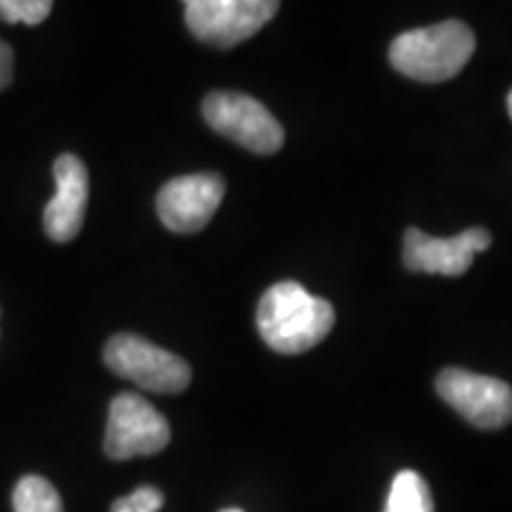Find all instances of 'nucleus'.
<instances>
[{
    "label": "nucleus",
    "mask_w": 512,
    "mask_h": 512,
    "mask_svg": "<svg viewBox=\"0 0 512 512\" xmlns=\"http://www.w3.org/2000/svg\"><path fill=\"white\" fill-rule=\"evenodd\" d=\"M335 325V309L313 297L299 283L285 280L264 292L256 309V328L278 354H304L328 337Z\"/></svg>",
    "instance_id": "nucleus-1"
},
{
    "label": "nucleus",
    "mask_w": 512,
    "mask_h": 512,
    "mask_svg": "<svg viewBox=\"0 0 512 512\" xmlns=\"http://www.w3.org/2000/svg\"><path fill=\"white\" fill-rule=\"evenodd\" d=\"M475 48L477 41L472 29L458 19H448L434 27L396 36L389 48V62L408 79L441 83L460 74Z\"/></svg>",
    "instance_id": "nucleus-2"
},
{
    "label": "nucleus",
    "mask_w": 512,
    "mask_h": 512,
    "mask_svg": "<svg viewBox=\"0 0 512 512\" xmlns=\"http://www.w3.org/2000/svg\"><path fill=\"white\" fill-rule=\"evenodd\" d=\"M190 34L216 48H233L259 34L280 0H183Z\"/></svg>",
    "instance_id": "nucleus-3"
},
{
    "label": "nucleus",
    "mask_w": 512,
    "mask_h": 512,
    "mask_svg": "<svg viewBox=\"0 0 512 512\" xmlns=\"http://www.w3.org/2000/svg\"><path fill=\"white\" fill-rule=\"evenodd\" d=\"M105 363L114 375L157 394H178L190 384V366L138 335H114L105 347Z\"/></svg>",
    "instance_id": "nucleus-4"
},
{
    "label": "nucleus",
    "mask_w": 512,
    "mask_h": 512,
    "mask_svg": "<svg viewBox=\"0 0 512 512\" xmlns=\"http://www.w3.org/2000/svg\"><path fill=\"white\" fill-rule=\"evenodd\" d=\"M202 114L216 133L256 152L273 155L285 143V131L280 121L245 93L219 91L204 98Z\"/></svg>",
    "instance_id": "nucleus-5"
},
{
    "label": "nucleus",
    "mask_w": 512,
    "mask_h": 512,
    "mask_svg": "<svg viewBox=\"0 0 512 512\" xmlns=\"http://www.w3.org/2000/svg\"><path fill=\"white\" fill-rule=\"evenodd\" d=\"M171 441V427L150 401L138 394H119L110 403L105 453L112 460L155 456Z\"/></svg>",
    "instance_id": "nucleus-6"
},
{
    "label": "nucleus",
    "mask_w": 512,
    "mask_h": 512,
    "mask_svg": "<svg viewBox=\"0 0 512 512\" xmlns=\"http://www.w3.org/2000/svg\"><path fill=\"white\" fill-rule=\"evenodd\" d=\"M437 392L479 430H498L512 422V387L498 377L446 368L437 377Z\"/></svg>",
    "instance_id": "nucleus-7"
},
{
    "label": "nucleus",
    "mask_w": 512,
    "mask_h": 512,
    "mask_svg": "<svg viewBox=\"0 0 512 512\" xmlns=\"http://www.w3.org/2000/svg\"><path fill=\"white\" fill-rule=\"evenodd\" d=\"M226 195L219 174H190L174 178L159 190V219L174 233H197L211 221Z\"/></svg>",
    "instance_id": "nucleus-8"
},
{
    "label": "nucleus",
    "mask_w": 512,
    "mask_h": 512,
    "mask_svg": "<svg viewBox=\"0 0 512 512\" xmlns=\"http://www.w3.org/2000/svg\"><path fill=\"white\" fill-rule=\"evenodd\" d=\"M491 247L486 228H470L453 238H432L420 228H408L403 235V264L418 273H437L458 278L475 261V254Z\"/></svg>",
    "instance_id": "nucleus-9"
},
{
    "label": "nucleus",
    "mask_w": 512,
    "mask_h": 512,
    "mask_svg": "<svg viewBox=\"0 0 512 512\" xmlns=\"http://www.w3.org/2000/svg\"><path fill=\"white\" fill-rule=\"evenodd\" d=\"M55 197L43 211V228L55 242H69L79 235L88 204V171L76 155L55 159Z\"/></svg>",
    "instance_id": "nucleus-10"
},
{
    "label": "nucleus",
    "mask_w": 512,
    "mask_h": 512,
    "mask_svg": "<svg viewBox=\"0 0 512 512\" xmlns=\"http://www.w3.org/2000/svg\"><path fill=\"white\" fill-rule=\"evenodd\" d=\"M384 512H434L432 491L418 472L403 470L394 477Z\"/></svg>",
    "instance_id": "nucleus-11"
},
{
    "label": "nucleus",
    "mask_w": 512,
    "mask_h": 512,
    "mask_svg": "<svg viewBox=\"0 0 512 512\" xmlns=\"http://www.w3.org/2000/svg\"><path fill=\"white\" fill-rule=\"evenodd\" d=\"M12 508L15 512H64L55 486L38 475L19 479L12 494Z\"/></svg>",
    "instance_id": "nucleus-12"
},
{
    "label": "nucleus",
    "mask_w": 512,
    "mask_h": 512,
    "mask_svg": "<svg viewBox=\"0 0 512 512\" xmlns=\"http://www.w3.org/2000/svg\"><path fill=\"white\" fill-rule=\"evenodd\" d=\"M53 10V0H0V19L8 24L36 27Z\"/></svg>",
    "instance_id": "nucleus-13"
},
{
    "label": "nucleus",
    "mask_w": 512,
    "mask_h": 512,
    "mask_svg": "<svg viewBox=\"0 0 512 512\" xmlns=\"http://www.w3.org/2000/svg\"><path fill=\"white\" fill-rule=\"evenodd\" d=\"M164 505L162 491L155 489V486H140V489L133 491L119 501H114L112 512H159Z\"/></svg>",
    "instance_id": "nucleus-14"
},
{
    "label": "nucleus",
    "mask_w": 512,
    "mask_h": 512,
    "mask_svg": "<svg viewBox=\"0 0 512 512\" xmlns=\"http://www.w3.org/2000/svg\"><path fill=\"white\" fill-rule=\"evenodd\" d=\"M12 69H15V57H12V48L0 38V91L10 86Z\"/></svg>",
    "instance_id": "nucleus-15"
},
{
    "label": "nucleus",
    "mask_w": 512,
    "mask_h": 512,
    "mask_svg": "<svg viewBox=\"0 0 512 512\" xmlns=\"http://www.w3.org/2000/svg\"><path fill=\"white\" fill-rule=\"evenodd\" d=\"M508 112H510V119H512V91L508 95Z\"/></svg>",
    "instance_id": "nucleus-16"
},
{
    "label": "nucleus",
    "mask_w": 512,
    "mask_h": 512,
    "mask_svg": "<svg viewBox=\"0 0 512 512\" xmlns=\"http://www.w3.org/2000/svg\"><path fill=\"white\" fill-rule=\"evenodd\" d=\"M223 512H240V510H223Z\"/></svg>",
    "instance_id": "nucleus-17"
}]
</instances>
